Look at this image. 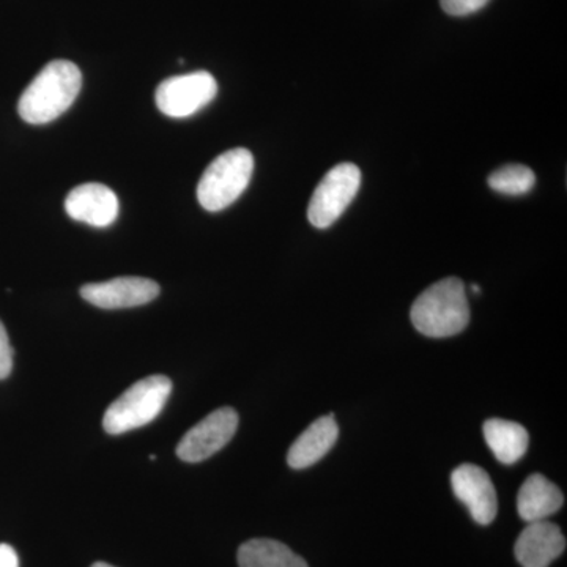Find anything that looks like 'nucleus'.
I'll return each instance as SVG.
<instances>
[{
	"label": "nucleus",
	"instance_id": "obj_1",
	"mask_svg": "<svg viewBox=\"0 0 567 567\" xmlns=\"http://www.w3.org/2000/svg\"><path fill=\"white\" fill-rule=\"evenodd\" d=\"M81 87V70L73 62L52 61L22 93L18 112L31 125H47L70 110Z\"/></svg>",
	"mask_w": 567,
	"mask_h": 567
},
{
	"label": "nucleus",
	"instance_id": "obj_2",
	"mask_svg": "<svg viewBox=\"0 0 567 567\" xmlns=\"http://www.w3.org/2000/svg\"><path fill=\"white\" fill-rule=\"evenodd\" d=\"M412 322L427 338H451L465 330L470 306L464 282L445 278L425 289L412 306Z\"/></svg>",
	"mask_w": 567,
	"mask_h": 567
},
{
	"label": "nucleus",
	"instance_id": "obj_3",
	"mask_svg": "<svg viewBox=\"0 0 567 567\" xmlns=\"http://www.w3.org/2000/svg\"><path fill=\"white\" fill-rule=\"evenodd\" d=\"M171 391L173 382L166 375H151L140 380L106 410L103 417L104 431L111 435H121L151 424L163 412Z\"/></svg>",
	"mask_w": 567,
	"mask_h": 567
},
{
	"label": "nucleus",
	"instance_id": "obj_4",
	"mask_svg": "<svg viewBox=\"0 0 567 567\" xmlns=\"http://www.w3.org/2000/svg\"><path fill=\"white\" fill-rule=\"evenodd\" d=\"M254 156L248 148H233L213 159L197 186V199L207 212H221L248 188Z\"/></svg>",
	"mask_w": 567,
	"mask_h": 567
},
{
	"label": "nucleus",
	"instance_id": "obj_5",
	"mask_svg": "<svg viewBox=\"0 0 567 567\" xmlns=\"http://www.w3.org/2000/svg\"><path fill=\"white\" fill-rule=\"evenodd\" d=\"M361 171L353 163L334 166L317 185L308 205V219L317 229L333 226L360 192Z\"/></svg>",
	"mask_w": 567,
	"mask_h": 567
},
{
	"label": "nucleus",
	"instance_id": "obj_6",
	"mask_svg": "<svg viewBox=\"0 0 567 567\" xmlns=\"http://www.w3.org/2000/svg\"><path fill=\"white\" fill-rule=\"evenodd\" d=\"M218 82L208 71H194L169 78L158 85L156 106L167 117H192L215 100Z\"/></svg>",
	"mask_w": 567,
	"mask_h": 567
},
{
	"label": "nucleus",
	"instance_id": "obj_7",
	"mask_svg": "<svg viewBox=\"0 0 567 567\" xmlns=\"http://www.w3.org/2000/svg\"><path fill=\"white\" fill-rule=\"evenodd\" d=\"M238 413L230 406L215 410L199 424L186 432L177 446V456L188 464H197L221 451L234 439Z\"/></svg>",
	"mask_w": 567,
	"mask_h": 567
},
{
	"label": "nucleus",
	"instance_id": "obj_8",
	"mask_svg": "<svg viewBox=\"0 0 567 567\" xmlns=\"http://www.w3.org/2000/svg\"><path fill=\"white\" fill-rule=\"evenodd\" d=\"M159 295V286L152 279L123 276L111 281L85 284L81 297L102 309H126L151 303Z\"/></svg>",
	"mask_w": 567,
	"mask_h": 567
},
{
	"label": "nucleus",
	"instance_id": "obj_9",
	"mask_svg": "<svg viewBox=\"0 0 567 567\" xmlns=\"http://www.w3.org/2000/svg\"><path fill=\"white\" fill-rule=\"evenodd\" d=\"M454 495L461 499L480 525L494 522L498 513V498L491 476L481 466L464 464L457 466L451 475Z\"/></svg>",
	"mask_w": 567,
	"mask_h": 567
},
{
	"label": "nucleus",
	"instance_id": "obj_10",
	"mask_svg": "<svg viewBox=\"0 0 567 567\" xmlns=\"http://www.w3.org/2000/svg\"><path fill=\"white\" fill-rule=\"evenodd\" d=\"M65 210L74 221L93 227H107L117 219L118 197L102 183H84L71 189Z\"/></svg>",
	"mask_w": 567,
	"mask_h": 567
},
{
	"label": "nucleus",
	"instance_id": "obj_11",
	"mask_svg": "<svg viewBox=\"0 0 567 567\" xmlns=\"http://www.w3.org/2000/svg\"><path fill=\"white\" fill-rule=\"evenodd\" d=\"M566 537L557 525L548 520L533 522L518 536L516 558L524 567H548L561 557Z\"/></svg>",
	"mask_w": 567,
	"mask_h": 567
},
{
	"label": "nucleus",
	"instance_id": "obj_12",
	"mask_svg": "<svg viewBox=\"0 0 567 567\" xmlns=\"http://www.w3.org/2000/svg\"><path fill=\"white\" fill-rule=\"evenodd\" d=\"M338 435L334 415L319 417L295 440L287 454V464L295 470L309 468L330 453Z\"/></svg>",
	"mask_w": 567,
	"mask_h": 567
},
{
	"label": "nucleus",
	"instance_id": "obj_13",
	"mask_svg": "<svg viewBox=\"0 0 567 567\" xmlns=\"http://www.w3.org/2000/svg\"><path fill=\"white\" fill-rule=\"evenodd\" d=\"M565 503L563 492L543 475H532L525 481L517 496V511L527 524L547 520Z\"/></svg>",
	"mask_w": 567,
	"mask_h": 567
},
{
	"label": "nucleus",
	"instance_id": "obj_14",
	"mask_svg": "<svg viewBox=\"0 0 567 567\" xmlns=\"http://www.w3.org/2000/svg\"><path fill=\"white\" fill-rule=\"evenodd\" d=\"M484 439L502 464L514 465L525 456L529 436L524 425L514 421L488 420L484 423Z\"/></svg>",
	"mask_w": 567,
	"mask_h": 567
},
{
	"label": "nucleus",
	"instance_id": "obj_15",
	"mask_svg": "<svg viewBox=\"0 0 567 567\" xmlns=\"http://www.w3.org/2000/svg\"><path fill=\"white\" fill-rule=\"evenodd\" d=\"M240 567H308L300 555L274 539H252L238 548Z\"/></svg>",
	"mask_w": 567,
	"mask_h": 567
},
{
	"label": "nucleus",
	"instance_id": "obj_16",
	"mask_svg": "<svg viewBox=\"0 0 567 567\" xmlns=\"http://www.w3.org/2000/svg\"><path fill=\"white\" fill-rule=\"evenodd\" d=\"M536 183V175L524 164H507L488 177V186L496 193L506 196H522L532 192Z\"/></svg>",
	"mask_w": 567,
	"mask_h": 567
},
{
	"label": "nucleus",
	"instance_id": "obj_17",
	"mask_svg": "<svg viewBox=\"0 0 567 567\" xmlns=\"http://www.w3.org/2000/svg\"><path fill=\"white\" fill-rule=\"evenodd\" d=\"M491 0H440L442 9L451 17H466L476 13L487 6Z\"/></svg>",
	"mask_w": 567,
	"mask_h": 567
},
{
	"label": "nucleus",
	"instance_id": "obj_18",
	"mask_svg": "<svg viewBox=\"0 0 567 567\" xmlns=\"http://www.w3.org/2000/svg\"><path fill=\"white\" fill-rule=\"evenodd\" d=\"M13 369V347L10 344L9 333L0 322V380L7 379Z\"/></svg>",
	"mask_w": 567,
	"mask_h": 567
},
{
	"label": "nucleus",
	"instance_id": "obj_19",
	"mask_svg": "<svg viewBox=\"0 0 567 567\" xmlns=\"http://www.w3.org/2000/svg\"><path fill=\"white\" fill-rule=\"evenodd\" d=\"M0 567H20L17 550L9 544H0Z\"/></svg>",
	"mask_w": 567,
	"mask_h": 567
},
{
	"label": "nucleus",
	"instance_id": "obj_20",
	"mask_svg": "<svg viewBox=\"0 0 567 567\" xmlns=\"http://www.w3.org/2000/svg\"><path fill=\"white\" fill-rule=\"evenodd\" d=\"M92 567H114L111 565H107V563H95Z\"/></svg>",
	"mask_w": 567,
	"mask_h": 567
},
{
	"label": "nucleus",
	"instance_id": "obj_21",
	"mask_svg": "<svg viewBox=\"0 0 567 567\" xmlns=\"http://www.w3.org/2000/svg\"><path fill=\"white\" fill-rule=\"evenodd\" d=\"M473 292H475L476 295H480L481 293V287L480 286H473Z\"/></svg>",
	"mask_w": 567,
	"mask_h": 567
}]
</instances>
